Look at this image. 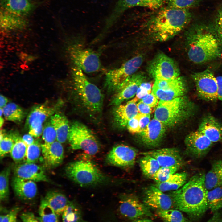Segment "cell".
I'll list each match as a JSON object with an SVG mask.
<instances>
[{"label": "cell", "instance_id": "obj_11", "mask_svg": "<svg viewBox=\"0 0 222 222\" xmlns=\"http://www.w3.org/2000/svg\"><path fill=\"white\" fill-rule=\"evenodd\" d=\"M142 56L132 58L121 67L111 69L107 73L105 85L110 90H115L128 77L134 74L143 62Z\"/></svg>", "mask_w": 222, "mask_h": 222}, {"label": "cell", "instance_id": "obj_35", "mask_svg": "<svg viewBox=\"0 0 222 222\" xmlns=\"http://www.w3.org/2000/svg\"><path fill=\"white\" fill-rule=\"evenodd\" d=\"M186 90V86L168 90L162 89L153 86L152 92L158 99L168 101L184 96Z\"/></svg>", "mask_w": 222, "mask_h": 222}, {"label": "cell", "instance_id": "obj_55", "mask_svg": "<svg viewBox=\"0 0 222 222\" xmlns=\"http://www.w3.org/2000/svg\"><path fill=\"white\" fill-rule=\"evenodd\" d=\"M29 129V134L35 138L40 136L43 133V125L30 127Z\"/></svg>", "mask_w": 222, "mask_h": 222}, {"label": "cell", "instance_id": "obj_30", "mask_svg": "<svg viewBox=\"0 0 222 222\" xmlns=\"http://www.w3.org/2000/svg\"><path fill=\"white\" fill-rule=\"evenodd\" d=\"M50 121L56 132V140L61 143L65 142L68 140L70 127L66 117L62 113L56 114L50 117Z\"/></svg>", "mask_w": 222, "mask_h": 222}, {"label": "cell", "instance_id": "obj_54", "mask_svg": "<svg viewBox=\"0 0 222 222\" xmlns=\"http://www.w3.org/2000/svg\"><path fill=\"white\" fill-rule=\"evenodd\" d=\"M215 28L222 42V9L219 12Z\"/></svg>", "mask_w": 222, "mask_h": 222}, {"label": "cell", "instance_id": "obj_6", "mask_svg": "<svg viewBox=\"0 0 222 222\" xmlns=\"http://www.w3.org/2000/svg\"><path fill=\"white\" fill-rule=\"evenodd\" d=\"M65 171L68 178L81 186L98 184L105 179L97 166L88 161L79 160L70 163Z\"/></svg>", "mask_w": 222, "mask_h": 222}, {"label": "cell", "instance_id": "obj_50", "mask_svg": "<svg viewBox=\"0 0 222 222\" xmlns=\"http://www.w3.org/2000/svg\"><path fill=\"white\" fill-rule=\"evenodd\" d=\"M20 217L22 222H42L39 216H36L30 212H23L20 214Z\"/></svg>", "mask_w": 222, "mask_h": 222}, {"label": "cell", "instance_id": "obj_59", "mask_svg": "<svg viewBox=\"0 0 222 222\" xmlns=\"http://www.w3.org/2000/svg\"><path fill=\"white\" fill-rule=\"evenodd\" d=\"M8 100L7 98L3 95L0 96V107L2 108L7 104Z\"/></svg>", "mask_w": 222, "mask_h": 222}, {"label": "cell", "instance_id": "obj_3", "mask_svg": "<svg viewBox=\"0 0 222 222\" xmlns=\"http://www.w3.org/2000/svg\"><path fill=\"white\" fill-rule=\"evenodd\" d=\"M191 17L189 10L167 6L161 9L152 18L149 30L155 40L166 41L182 31L189 23Z\"/></svg>", "mask_w": 222, "mask_h": 222}, {"label": "cell", "instance_id": "obj_34", "mask_svg": "<svg viewBox=\"0 0 222 222\" xmlns=\"http://www.w3.org/2000/svg\"><path fill=\"white\" fill-rule=\"evenodd\" d=\"M208 208L214 213L222 208V187H218L207 191Z\"/></svg>", "mask_w": 222, "mask_h": 222}, {"label": "cell", "instance_id": "obj_37", "mask_svg": "<svg viewBox=\"0 0 222 222\" xmlns=\"http://www.w3.org/2000/svg\"><path fill=\"white\" fill-rule=\"evenodd\" d=\"M62 222H82L81 212L77 206L69 202L62 214Z\"/></svg>", "mask_w": 222, "mask_h": 222}, {"label": "cell", "instance_id": "obj_56", "mask_svg": "<svg viewBox=\"0 0 222 222\" xmlns=\"http://www.w3.org/2000/svg\"><path fill=\"white\" fill-rule=\"evenodd\" d=\"M217 84L218 99L222 102V75L216 77Z\"/></svg>", "mask_w": 222, "mask_h": 222}, {"label": "cell", "instance_id": "obj_25", "mask_svg": "<svg viewBox=\"0 0 222 222\" xmlns=\"http://www.w3.org/2000/svg\"><path fill=\"white\" fill-rule=\"evenodd\" d=\"M59 105L49 106L40 105L33 108L28 114L26 124L28 128L42 125L47 119L54 115L58 109Z\"/></svg>", "mask_w": 222, "mask_h": 222}, {"label": "cell", "instance_id": "obj_5", "mask_svg": "<svg viewBox=\"0 0 222 222\" xmlns=\"http://www.w3.org/2000/svg\"><path fill=\"white\" fill-rule=\"evenodd\" d=\"M195 110V104L184 96L170 100H160L154 118L166 127H173L192 115Z\"/></svg>", "mask_w": 222, "mask_h": 222}, {"label": "cell", "instance_id": "obj_61", "mask_svg": "<svg viewBox=\"0 0 222 222\" xmlns=\"http://www.w3.org/2000/svg\"><path fill=\"white\" fill-rule=\"evenodd\" d=\"M4 122V120L2 117H0V126L1 128Z\"/></svg>", "mask_w": 222, "mask_h": 222}, {"label": "cell", "instance_id": "obj_51", "mask_svg": "<svg viewBox=\"0 0 222 222\" xmlns=\"http://www.w3.org/2000/svg\"><path fill=\"white\" fill-rule=\"evenodd\" d=\"M158 100L152 92L142 99L141 101L150 106L154 108L158 105L159 102Z\"/></svg>", "mask_w": 222, "mask_h": 222}, {"label": "cell", "instance_id": "obj_4", "mask_svg": "<svg viewBox=\"0 0 222 222\" xmlns=\"http://www.w3.org/2000/svg\"><path fill=\"white\" fill-rule=\"evenodd\" d=\"M73 93L76 104L91 117H98L102 111L103 96L100 90L89 81L79 68L72 69Z\"/></svg>", "mask_w": 222, "mask_h": 222}, {"label": "cell", "instance_id": "obj_33", "mask_svg": "<svg viewBox=\"0 0 222 222\" xmlns=\"http://www.w3.org/2000/svg\"><path fill=\"white\" fill-rule=\"evenodd\" d=\"M139 165L143 174L151 179L161 167L155 158L148 155H143L140 158Z\"/></svg>", "mask_w": 222, "mask_h": 222}, {"label": "cell", "instance_id": "obj_38", "mask_svg": "<svg viewBox=\"0 0 222 222\" xmlns=\"http://www.w3.org/2000/svg\"><path fill=\"white\" fill-rule=\"evenodd\" d=\"M156 212L164 222H187L186 218L178 210H157Z\"/></svg>", "mask_w": 222, "mask_h": 222}, {"label": "cell", "instance_id": "obj_7", "mask_svg": "<svg viewBox=\"0 0 222 222\" xmlns=\"http://www.w3.org/2000/svg\"><path fill=\"white\" fill-rule=\"evenodd\" d=\"M68 140L72 149L81 150L91 155L95 154L100 149L99 142L91 130L78 121L70 126Z\"/></svg>", "mask_w": 222, "mask_h": 222}, {"label": "cell", "instance_id": "obj_22", "mask_svg": "<svg viewBox=\"0 0 222 222\" xmlns=\"http://www.w3.org/2000/svg\"><path fill=\"white\" fill-rule=\"evenodd\" d=\"M137 101L135 97L125 104L116 106L113 111V116L115 123L118 127L126 126L128 121L139 114L136 103Z\"/></svg>", "mask_w": 222, "mask_h": 222}, {"label": "cell", "instance_id": "obj_26", "mask_svg": "<svg viewBox=\"0 0 222 222\" xmlns=\"http://www.w3.org/2000/svg\"><path fill=\"white\" fill-rule=\"evenodd\" d=\"M0 20L1 28L3 30L5 31L23 29L26 26L28 23L25 17L1 8Z\"/></svg>", "mask_w": 222, "mask_h": 222}, {"label": "cell", "instance_id": "obj_27", "mask_svg": "<svg viewBox=\"0 0 222 222\" xmlns=\"http://www.w3.org/2000/svg\"><path fill=\"white\" fill-rule=\"evenodd\" d=\"M1 8L25 17L35 9V6L31 0H0Z\"/></svg>", "mask_w": 222, "mask_h": 222}, {"label": "cell", "instance_id": "obj_60", "mask_svg": "<svg viewBox=\"0 0 222 222\" xmlns=\"http://www.w3.org/2000/svg\"><path fill=\"white\" fill-rule=\"evenodd\" d=\"M133 222H153L151 220L148 218L138 219L135 220Z\"/></svg>", "mask_w": 222, "mask_h": 222}, {"label": "cell", "instance_id": "obj_29", "mask_svg": "<svg viewBox=\"0 0 222 222\" xmlns=\"http://www.w3.org/2000/svg\"><path fill=\"white\" fill-rule=\"evenodd\" d=\"M42 199L54 210L59 216L62 215L66 207L70 202L64 195L55 191L47 192Z\"/></svg>", "mask_w": 222, "mask_h": 222}, {"label": "cell", "instance_id": "obj_10", "mask_svg": "<svg viewBox=\"0 0 222 222\" xmlns=\"http://www.w3.org/2000/svg\"><path fill=\"white\" fill-rule=\"evenodd\" d=\"M199 97L207 101L218 99L217 84L216 77L210 69L195 72L191 75Z\"/></svg>", "mask_w": 222, "mask_h": 222}, {"label": "cell", "instance_id": "obj_23", "mask_svg": "<svg viewBox=\"0 0 222 222\" xmlns=\"http://www.w3.org/2000/svg\"><path fill=\"white\" fill-rule=\"evenodd\" d=\"M197 130L213 143L222 142V125L212 115L208 114L204 116Z\"/></svg>", "mask_w": 222, "mask_h": 222}, {"label": "cell", "instance_id": "obj_46", "mask_svg": "<svg viewBox=\"0 0 222 222\" xmlns=\"http://www.w3.org/2000/svg\"><path fill=\"white\" fill-rule=\"evenodd\" d=\"M42 139L44 141V143L46 144H51L57 139L56 132L50 121L43 128Z\"/></svg>", "mask_w": 222, "mask_h": 222}, {"label": "cell", "instance_id": "obj_41", "mask_svg": "<svg viewBox=\"0 0 222 222\" xmlns=\"http://www.w3.org/2000/svg\"><path fill=\"white\" fill-rule=\"evenodd\" d=\"M10 168L7 167L2 171L0 174V200L1 201L7 200L9 197V179Z\"/></svg>", "mask_w": 222, "mask_h": 222}, {"label": "cell", "instance_id": "obj_21", "mask_svg": "<svg viewBox=\"0 0 222 222\" xmlns=\"http://www.w3.org/2000/svg\"><path fill=\"white\" fill-rule=\"evenodd\" d=\"M42 153L45 166L53 168L60 165L64 158V150L61 143L56 141L50 144H41Z\"/></svg>", "mask_w": 222, "mask_h": 222}, {"label": "cell", "instance_id": "obj_16", "mask_svg": "<svg viewBox=\"0 0 222 222\" xmlns=\"http://www.w3.org/2000/svg\"><path fill=\"white\" fill-rule=\"evenodd\" d=\"M137 154L134 148L124 144L113 147L107 154L106 160L109 164L116 166L126 167L134 165Z\"/></svg>", "mask_w": 222, "mask_h": 222}, {"label": "cell", "instance_id": "obj_45", "mask_svg": "<svg viewBox=\"0 0 222 222\" xmlns=\"http://www.w3.org/2000/svg\"><path fill=\"white\" fill-rule=\"evenodd\" d=\"M0 142V156L1 158L10 153L14 143L15 140L12 134H5Z\"/></svg>", "mask_w": 222, "mask_h": 222}, {"label": "cell", "instance_id": "obj_58", "mask_svg": "<svg viewBox=\"0 0 222 222\" xmlns=\"http://www.w3.org/2000/svg\"><path fill=\"white\" fill-rule=\"evenodd\" d=\"M207 222H222V214L218 212L214 213Z\"/></svg>", "mask_w": 222, "mask_h": 222}, {"label": "cell", "instance_id": "obj_57", "mask_svg": "<svg viewBox=\"0 0 222 222\" xmlns=\"http://www.w3.org/2000/svg\"><path fill=\"white\" fill-rule=\"evenodd\" d=\"M22 138L23 141L27 146L33 144L35 142L33 136L29 134L24 135Z\"/></svg>", "mask_w": 222, "mask_h": 222}, {"label": "cell", "instance_id": "obj_47", "mask_svg": "<svg viewBox=\"0 0 222 222\" xmlns=\"http://www.w3.org/2000/svg\"><path fill=\"white\" fill-rule=\"evenodd\" d=\"M152 86L150 82H143L139 87L135 97L138 100L145 97L151 93Z\"/></svg>", "mask_w": 222, "mask_h": 222}, {"label": "cell", "instance_id": "obj_28", "mask_svg": "<svg viewBox=\"0 0 222 222\" xmlns=\"http://www.w3.org/2000/svg\"><path fill=\"white\" fill-rule=\"evenodd\" d=\"M204 184L207 191L216 187H222V159L213 162L205 175Z\"/></svg>", "mask_w": 222, "mask_h": 222}, {"label": "cell", "instance_id": "obj_32", "mask_svg": "<svg viewBox=\"0 0 222 222\" xmlns=\"http://www.w3.org/2000/svg\"><path fill=\"white\" fill-rule=\"evenodd\" d=\"M3 115L6 120L19 123L23 119L25 113L22 108L14 103H9L2 108Z\"/></svg>", "mask_w": 222, "mask_h": 222}, {"label": "cell", "instance_id": "obj_48", "mask_svg": "<svg viewBox=\"0 0 222 222\" xmlns=\"http://www.w3.org/2000/svg\"><path fill=\"white\" fill-rule=\"evenodd\" d=\"M20 210V207H16L13 208L6 214L1 215L0 222H12L16 220Z\"/></svg>", "mask_w": 222, "mask_h": 222}, {"label": "cell", "instance_id": "obj_13", "mask_svg": "<svg viewBox=\"0 0 222 222\" xmlns=\"http://www.w3.org/2000/svg\"><path fill=\"white\" fill-rule=\"evenodd\" d=\"M144 79V74L141 72L135 73L128 77L115 90L116 93L111 104L116 106L133 97Z\"/></svg>", "mask_w": 222, "mask_h": 222}, {"label": "cell", "instance_id": "obj_52", "mask_svg": "<svg viewBox=\"0 0 222 222\" xmlns=\"http://www.w3.org/2000/svg\"><path fill=\"white\" fill-rule=\"evenodd\" d=\"M150 114H140L139 133L142 132L146 128L150 121Z\"/></svg>", "mask_w": 222, "mask_h": 222}, {"label": "cell", "instance_id": "obj_8", "mask_svg": "<svg viewBox=\"0 0 222 222\" xmlns=\"http://www.w3.org/2000/svg\"><path fill=\"white\" fill-rule=\"evenodd\" d=\"M68 51L70 57L76 65L86 73L99 71L101 65L98 55L91 49L77 44L70 46Z\"/></svg>", "mask_w": 222, "mask_h": 222}, {"label": "cell", "instance_id": "obj_15", "mask_svg": "<svg viewBox=\"0 0 222 222\" xmlns=\"http://www.w3.org/2000/svg\"><path fill=\"white\" fill-rule=\"evenodd\" d=\"M186 151L192 157L200 158L209 151L213 143L198 130L189 133L184 140Z\"/></svg>", "mask_w": 222, "mask_h": 222}, {"label": "cell", "instance_id": "obj_40", "mask_svg": "<svg viewBox=\"0 0 222 222\" xmlns=\"http://www.w3.org/2000/svg\"><path fill=\"white\" fill-rule=\"evenodd\" d=\"M153 86L162 89L168 90L186 86L184 79L179 76L170 80H155Z\"/></svg>", "mask_w": 222, "mask_h": 222}, {"label": "cell", "instance_id": "obj_39", "mask_svg": "<svg viewBox=\"0 0 222 222\" xmlns=\"http://www.w3.org/2000/svg\"><path fill=\"white\" fill-rule=\"evenodd\" d=\"M39 213L42 222H59V216L42 199L39 207Z\"/></svg>", "mask_w": 222, "mask_h": 222}, {"label": "cell", "instance_id": "obj_2", "mask_svg": "<svg viewBox=\"0 0 222 222\" xmlns=\"http://www.w3.org/2000/svg\"><path fill=\"white\" fill-rule=\"evenodd\" d=\"M205 175L199 173L194 175L171 195L176 208L193 218L201 217L208 208Z\"/></svg>", "mask_w": 222, "mask_h": 222}, {"label": "cell", "instance_id": "obj_18", "mask_svg": "<svg viewBox=\"0 0 222 222\" xmlns=\"http://www.w3.org/2000/svg\"><path fill=\"white\" fill-rule=\"evenodd\" d=\"M166 126L161 122L154 118L146 128L139 133L142 142L149 147H155L162 141L166 131Z\"/></svg>", "mask_w": 222, "mask_h": 222}, {"label": "cell", "instance_id": "obj_20", "mask_svg": "<svg viewBox=\"0 0 222 222\" xmlns=\"http://www.w3.org/2000/svg\"><path fill=\"white\" fill-rule=\"evenodd\" d=\"M143 155L150 156L155 158L161 167L176 166L181 167L183 160L179 151L175 148H163L141 153Z\"/></svg>", "mask_w": 222, "mask_h": 222}, {"label": "cell", "instance_id": "obj_17", "mask_svg": "<svg viewBox=\"0 0 222 222\" xmlns=\"http://www.w3.org/2000/svg\"><path fill=\"white\" fill-rule=\"evenodd\" d=\"M143 199L144 204L147 206L157 210H168L174 205L171 196L164 193L154 185L150 186L145 189Z\"/></svg>", "mask_w": 222, "mask_h": 222}, {"label": "cell", "instance_id": "obj_36", "mask_svg": "<svg viewBox=\"0 0 222 222\" xmlns=\"http://www.w3.org/2000/svg\"><path fill=\"white\" fill-rule=\"evenodd\" d=\"M15 142L10 152L13 160L16 162H21L25 157L27 146L20 136L17 134H13Z\"/></svg>", "mask_w": 222, "mask_h": 222}, {"label": "cell", "instance_id": "obj_31", "mask_svg": "<svg viewBox=\"0 0 222 222\" xmlns=\"http://www.w3.org/2000/svg\"><path fill=\"white\" fill-rule=\"evenodd\" d=\"M187 174L185 172L175 173L166 181L156 183L155 187L162 192L178 190L186 182Z\"/></svg>", "mask_w": 222, "mask_h": 222}, {"label": "cell", "instance_id": "obj_19", "mask_svg": "<svg viewBox=\"0 0 222 222\" xmlns=\"http://www.w3.org/2000/svg\"><path fill=\"white\" fill-rule=\"evenodd\" d=\"M14 176L34 182H50L44 168L35 163L25 162L16 166L14 169Z\"/></svg>", "mask_w": 222, "mask_h": 222}, {"label": "cell", "instance_id": "obj_24", "mask_svg": "<svg viewBox=\"0 0 222 222\" xmlns=\"http://www.w3.org/2000/svg\"><path fill=\"white\" fill-rule=\"evenodd\" d=\"M11 186L16 196L23 200H30L36 195L37 187L35 182L14 176Z\"/></svg>", "mask_w": 222, "mask_h": 222}, {"label": "cell", "instance_id": "obj_44", "mask_svg": "<svg viewBox=\"0 0 222 222\" xmlns=\"http://www.w3.org/2000/svg\"><path fill=\"white\" fill-rule=\"evenodd\" d=\"M202 0H166L168 7L189 10L198 5Z\"/></svg>", "mask_w": 222, "mask_h": 222}, {"label": "cell", "instance_id": "obj_9", "mask_svg": "<svg viewBox=\"0 0 222 222\" xmlns=\"http://www.w3.org/2000/svg\"><path fill=\"white\" fill-rule=\"evenodd\" d=\"M149 74L155 80H170L179 76L177 65L172 59L163 53L157 54L148 67Z\"/></svg>", "mask_w": 222, "mask_h": 222}, {"label": "cell", "instance_id": "obj_43", "mask_svg": "<svg viewBox=\"0 0 222 222\" xmlns=\"http://www.w3.org/2000/svg\"><path fill=\"white\" fill-rule=\"evenodd\" d=\"M41 152V144L37 141H35L33 144L27 146L25 162L35 163L39 159Z\"/></svg>", "mask_w": 222, "mask_h": 222}, {"label": "cell", "instance_id": "obj_42", "mask_svg": "<svg viewBox=\"0 0 222 222\" xmlns=\"http://www.w3.org/2000/svg\"><path fill=\"white\" fill-rule=\"evenodd\" d=\"M180 167L176 166L160 167L152 179L157 183L164 182L175 173Z\"/></svg>", "mask_w": 222, "mask_h": 222}, {"label": "cell", "instance_id": "obj_49", "mask_svg": "<svg viewBox=\"0 0 222 222\" xmlns=\"http://www.w3.org/2000/svg\"><path fill=\"white\" fill-rule=\"evenodd\" d=\"M140 114L131 119L128 122L127 127L129 131L134 134L139 133Z\"/></svg>", "mask_w": 222, "mask_h": 222}, {"label": "cell", "instance_id": "obj_14", "mask_svg": "<svg viewBox=\"0 0 222 222\" xmlns=\"http://www.w3.org/2000/svg\"><path fill=\"white\" fill-rule=\"evenodd\" d=\"M119 210L122 216L131 219L152 215L148 207L133 195H124L121 198Z\"/></svg>", "mask_w": 222, "mask_h": 222}, {"label": "cell", "instance_id": "obj_12", "mask_svg": "<svg viewBox=\"0 0 222 222\" xmlns=\"http://www.w3.org/2000/svg\"><path fill=\"white\" fill-rule=\"evenodd\" d=\"M165 2L166 0H117L107 19L106 27L109 28L111 27L125 11L130 8L141 7L156 10L161 7Z\"/></svg>", "mask_w": 222, "mask_h": 222}, {"label": "cell", "instance_id": "obj_53", "mask_svg": "<svg viewBox=\"0 0 222 222\" xmlns=\"http://www.w3.org/2000/svg\"><path fill=\"white\" fill-rule=\"evenodd\" d=\"M139 113L142 114H150L153 111L152 107L144 103L141 101L137 104Z\"/></svg>", "mask_w": 222, "mask_h": 222}, {"label": "cell", "instance_id": "obj_1", "mask_svg": "<svg viewBox=\"0 0 222 222\" xmlns=\"http://www.w3.org/2000/svg\"><path fill=\"white\" fill-rule=\"evenodd\" d=\"M186 39L188 58L194 63H205L222 55V42L215 27L195 25L187 31Z\"/></svg>", "mask_w": 222, "mask_h": 222}]
</instances>
